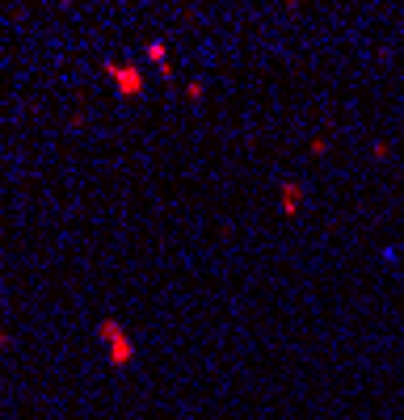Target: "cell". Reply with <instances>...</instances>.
Listing matches in <instances>:
<instances>
[{
    "mask_svg": "<svg viewBox=\"0 0 404 420\" xmlns=\"http://www.w3.org/2000/svg\"><path fill=\"white\" fill-rule=\"evenodd\" d=\"M97 341H106L110 370H127V365H135V341H131V332L114 320V315H101V320H97Z\"/></svg>",
    "mask_w": 404,
    "mask_h": 420,
    "instance_id": "6da1fadb",
    "label": "cell"
},
{
    "mask_svg": "<svg viewBox=\"0 0 404 420\" xmlns=\"http://www.w3.org/2000/svg\"><path fill=\"white\" fill-rule=\"evenodd\" d=\"M101 72H106L110 80H114V88H118V97H143L147 93V80H143V72H139V64H118V59H106L101 64Z\"/></svg>",
    "mask_w": 404,
    "mask_h": 420,
    "instance_id": "7a4b0ae2",
    "label": "cell"
},
{
    "mask_svg": "<svg viewBox=\"0 0 404 420\" xmlns=\"http://www.w3.org/2000/svg\"><path fill=\"white\" fill-rule=\"evenodd\" d=\"M143 55L156 64L160 72H165V80L173 76V64H169V46H165V38H147V46H143Z\"/></svg>",
    "mask_w": 404,
    "mask_h": 420,
    "instance_id": "3957f363",
    "label": "cell"
},
{
    "mask_svg": "<svg viewBox=\"0 0 404 420\" xmlns=\"http://www.w3.org/2000/svg\"><path fill=\"white\" fill-rule=\"evenodd\" d=\"M299 206H303V189H299V181H282V210H286V215H295Z\"/></svg>",
    "mask_w": 404,
    "mask_h": 420,
    "instance_id": "277c9868",
    "label": "cell"
},
{
    "mask_svg": "<svg viewBox=\"0 0 404 420\" xmlns=\"http://www.w3.org/2000/svg\"><path fill=\"white\" fill-rule=\"evenodd\" d=\"M185 97H190V101H202V97H207V84H202V80H190V84H185Z\"/></svg>",
    "mask_w": 404,
    "mask_h": 420,
    "instance_id": "5b68a950",
    "label": "cell"
},
{
    "mask_svg": "<svg viewBox=\"0 0 404 420\" xmlns=\"http://www.w3.org/2000/svg\"><path fill=\"white\" fill-rule=\"evenodd\" d=\"M84 122H89V110H76V114H72V118H68V126H72V131H80V126H84Z\"/></svg>",
    "mask_w": 404,
    "mask_h": 420,
    "instance_id": "8992f818",
    "label": "cell"
},
{
    "mask_svg": "<svg viewBox=\"0 0 404 420\" xmlns=\"http://www.w3.org/2000/svg\"><path fill=\"white\" fill-rule=\"evenodd\" d=\"M13 349V332H0V353H9Z\"/></svg>",
    "mask_w": 404,
    "mask_h": 420,
    "instance_id": "52a82bcc",
    "label": "cell"
}]
</instances>
